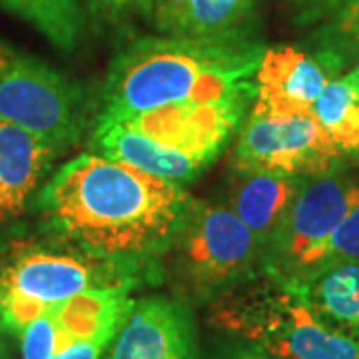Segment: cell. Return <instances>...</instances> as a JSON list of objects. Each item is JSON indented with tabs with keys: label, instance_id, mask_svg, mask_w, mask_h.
I'll return each instance as SVG.
<instances>
[{
	"label": "cell",
	"instance_id": "1",
	"mask_svg": "<svg viewBox=\"0 0 359 359\" xmlns=\"http://www.w3.org/2000/svg\"><path fill=\"white\" fill-rule=\"evenodd\" d=\"M192 202L180 184L100 154L66 162L39 196L58 242L136 269L162 259Z\"/></svg>",
	"mask_w": 359,
	"mask_h": 359
},
{
	"label": "cell",
	"instance_id": "2",
	"mask_svg": "<svg viewBox=\"0 0 359 359\" xmlns=\"http://www.w3.org/2000/svg\"><path fill=\"white\" fill-rule=\"evenodd\" d=\"M264 46L254 40L146 36L130 42L108 68L100 116H128L160 106L256 94Z\"/></svg>",
	"mask_w": 359,
	"mask_h": 359
},
{
	"label": "cell",
	"instance_id": "3",
	"mask_svg": "<svg viewBox=\"0 0 359 359\" xmlns=\"http://www.w3.org/2000/svg\"><path fill=\"white\" fill-rule=\"evenodd\" d=\"M219 330L282 359H359V341L330 327L292 285L264 273L212 302Z\"/></svg>",
	"mask_w": 359,
	"mask_h": 359
},
{
	"label": "cell",
	"instance_id": "4",
	"mask_svg": "<svg viewBox=\"0 0 359 359\" xmlns=\"http://www.w3.org/2000/svg\"><path fill=\"white\" fill-rule=\"evenodd\" d=\"M162 257L184 297L216 302L257 278L264 250L228 205L194 200Z\"/></svg>",
	"mask_w": 359,
	"mask_h": 359
},
{
	"label": "cell",
	"instance_id": "5",
	"mask_svg": "<svg viewBox=\"0 0 359 359\" xmlns=\"http://www.w3.org/2000/svg\"><path fill=\"white\" fill-rule=\"evenodd\" d=\"M0 120L66 150L84 134V98L48 62L0 40Z\"/></svg>",
	"mask_w": 359,
	"mask_h": 359
},
{
	"label": "cell",
	"instance_id": "6",
	"mask_svg": "<svg viewBox=\"0 0 359 359\" xmlns=\"http://www.w3.org/2000/svg\"><path fill=\"white\" fill-rule=\"evenodd\" d=\"M359 204V184L341 174L306 180L264 252L262 273L299 285L321 268L323 248Z\"/></svg>",
	"mask_w": 359,
	"mask_h": 359
},
{
	"label": "cell",
	"instance_id": "7",
	"mask_svg": "<svg viewBox=\"0 0 359 359\" xmlns=\"http://www.w3.org/2000/svg\"><path fill=\"white\" fill-rule=\"evenodd\" d=\"M138 269L60 248L20 244L0 269V297H16L48 313L54 306L90 290L132 287Z\"/></svg>",
	"mask_w": 359,
	"mask_h": 359
},
{
	"label": "cell",
	"instance_id": "8",
	"mask_svg": "<svg viewBox=\"0 0 359 359\" xmlns=\"http://www.w3.org/2000/svg\"><path fill=\"white\" fill-rule=\"evenodd\" d=\"M341 152L311 112L252 110L238 130L231 168L316 178L332 172Z\"/></svg>",
	"mask_w": 359,
	"mask_h": 359
},
{
	"label": "cell",
	"instance_id": "9",
	"mask_svg": "<svg viewBox=\"0 0 359 359\" xmlns=\"http://www.w3.org/2000/svg\"><path fill=\"white\" fill-rule=\"evenodd\" d=\"M252 102V96H230L210 102L170 104L118 118H98L118 122L164 148L212 164L240 130Z\"/></svg>",
	"mask_w": 359,
	"mask_h": 359
},
{
	"label": "cell",
	"instance_id": "10",
	"mask_svg": "<svg viewBox=\"0 0 359 359\" xmlns=\"http://www.w3.org/2000/svg\"><path fill=\"white\" fill-rule=\"evenodd\" d=\"M106 359H200L192 311L168 297L136 302Z\"/></svg>",
	"mask_w": 359,
	"mask_h": 359
},
{
	"label": "cell",
	"instance_id": "11",
	"mask_svg": "<svg viewBox=\"0 0 359 359\" xmlns=\"http://www.w3.org/2000/svg\"><path fill=\"white\" fill-rule=\"evenodd\" d=\"M332 80L316 56L295 46L264 48L254 76L252 110L297 114L311 112L316 100Z\"/></svg>",
	"mask_w": 359,
	"mask_h": 359
},
{
	"label": "cell",
	"instance_id": "12",
	"mask_svg": "<svg viewBox=\"0 0 359 359\" xmlns=\"http://www.w3.org/2000/svg\"><path fill=\"white\" fill-rule=\"evenodd\" d=\"M257 0H152L150 18L164 36L192 40H252Z\"/></svg>",
	"mask_w": 359,
	"mask_h": 359
},
{
	"label": "cell",
	"instance_id": "13",
	"mask_svg": "<svg viewBox=\"0 0 359 359\" xmlns=\"http://www.w3.org/2000/svg\"><path fill=\"white\" fill-rule=\"evenodd\" d=\"M58 152L30 130L0 120V226L25 214Z\"/></svg>",
	"mask_w": 359,
	"mask_h": 359
},
{
	"label": "cell",
	"instance_id": "14",
	"mask_svg": "<svg viewBox=\"0 0 359 359\" xmlns=\"http://www.w3.org/2000/svg\"><path fill=\"white\" fill-rule=\"evenodd\" d=\"M304 182L306 178L233 168L226 205L244 222L266 252Z\"/></svg>",
	"mask_w": 359,
	"mask_h": 359
},
{
	"label": "cell",
	"instance_id": "15",
	"mask_svg": "<svg viewBox=\"0 0 359 359\" xmlns=\"http://www.w3.org/2000/svg\"><path fill=\"white\" fill-rule=\"evenodd\" d=\"M92 146L100 156H106L116 162H124L146 174H152L156 178L168 180L180 186L196 180L210 166L208 162L196 156L164 148L142 136L140 132H134L104 118H98L96 122Z\"/></svg>",
	"mask_w": 359,
	"mask_h": 359
},
{
	"label": "cell",
	"instance_id": "16",
	"mask_svg": "<svg viewBox=\"0 0 359 359\" xmlns=\"http://www.w3.org/2000/svg\"><path fill=\"white\" fill-rule=\"evenodd\" d=\"M292 287L323 323L359 341V262L325 266Z\"/></svg>",
	"mask_w": 359,
	"mask_h": 359
},
{
	"label": "cell",
	"instance_id": "17",
	"mask_svg": "<svg viewBox=\"0 0 359 359\" xmlns=\"http://www.w3.org/2000/svg\"><path fill=\"white\" fill-rule=\"evenodd\" d=\"M0 8L34 26L56 48L72 52L84 32L80 0H0Z\"/></svg>",
	"mask_w": 359,
	"mask_h": 359
},
{
	"label": "cell",
	"instance_id": "18",
	"mask_svg": "<svg viewBox=\"0 0 359 359\" xmlns=\"http://www.w3.org/2000/svg\"><path fill=\"white\" fill-rule=\"evenodd\" d=\"M311 114L339 152L359 154V92L346 78H332L325 84Z\"/></svg>",
	"mask_w": 359,
	"mask_h": 359
},
{
	"label": "cell",
	"instance_id": "19",
	"mask_svg": "<svg viewBox=\"0 0 359 359\" xmlns=\"http://www.w3.org/2000/svg\"><path fill=\"white\" fill-rule=\"evenodd\" d=\"M316 39V58L332 78L347 62L359 60V0H346Z\"/></svg>",
	"mask_w": 359,
	"mask_h": 359
},
{
	"label": "cell",
	"instance_id": "20",
	"mask_svg": "<svg viewBox=\"0 0 359 359\" xmlns=\"http://www.w3.org/2000/svg\"><path fill=\"white\" fill-rule=\"evenodd\" d=\"M347 262H359V204L339 222V226L330 236L323 248L320 269Z\"/></svg>",
	"mask_w": 359,
	"mask_h": 359
},
{
	"label": "cell",
	"instance_id": "21",
	"mask_svg": "<svg viewBox=\"0 0 359 359\" xmlns=\"http://www.w3.org/2000/svg\"><path fill=\"white\" fill-rule=\"evenodd\" d=\"M22 359H50L56 353V323L50 313L28 323L22 334Z\"/></svg>",
	"mask_w": 359,
	"mask_h": 359
},
{
	"label": "cell",
	"instance_id": "22",
	"mask_svg": "<svg viewBox=\"0 0 359 359\" xmlns=\"http://www.w3.org/2000/svg\"><path fill=\"white\" fill-rule=\"evenodd\" d=\"M90 11L106 22H122L132 14H148L152 0H88Z\"/></svg>",
	"mask_w": 359,
	"mask_h": 359
},
{
	"label": "cell",
	"instance_id": "23",
	"mask_svg": "<svg viewBox=\"0 0 359 359\" xmlns=\"http://www.w3.org/2000/svg\"><path fill=\"white\" fill-rule=\"evenodd\" d=\"M108 347L102 344H92V341H78L72 344L66 349H62L60 353L52 355L50 359H102L104 351Z\"/></svg>",
	"mask_w": 359,
	"mask_h": 359
},
{
	"label": "cell",
	"instance_id": "24",
	"mask_svg": "<svg viewBox=\"0 0 359 359\" xmlns=\"http://www.w3.org/2000/svg\"><path fill=\"white\" fill-rule=\"evenodd\" d=\"M230 359H282V358H278V355L269 353V351H266L264 347L245 344L244 347L236 349V351L230 355Z\"/></svg>",
	"mask_w": 359,
	"mask_h": 359
},
{
	"label": "cell",
	"instance_id": "25",
	"mask_svg": "<svg viewBox=\"0 0 359 359\" xmlns=\"http://www.w3.org/2000/svg\"><path fill=\"white\" fill-rule=\"evenodd\" d=\"M344 2H346V0H304L306 11H308V14H311V16H316V14L320 13H335Z\"/></svg>",
	"mask_w": 359,
	"mask_h": 359
},
{
	"label": "cell",
	"instance_id": "26",
	"mask_svg": "<svg viewBox=\"0 0 359 359\" xmlns=\"http://www.w3.org/2000/svg\"><path fill=\"white\" fill-rule=\"evenodd\" d=\"M344 78H346L347 82H349V84H351V86H353V88L359 92V60H358V65L353 66V68H351V70H349V72H347Z\"/></svg>",
	"mask_w": 359,
	"mask_h": 359
}]
</instances>
